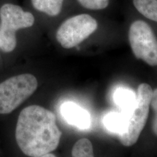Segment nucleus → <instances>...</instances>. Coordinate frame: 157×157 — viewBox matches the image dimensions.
Returning a JSON list of instances; mask_svg holds the SVG:
<instances>
[{
  "instance_id": "nucleus-1",
  "label": "nucleus",
  "mask_w": 157,
  "mask_h": 157,
  "mask_svg": "<svg viewBox=\"0 0 157 157\" xmlns=\"http://www.w3.org/2000/svg\"><path fill=\"white\" fill-rule=\"evenodd\" d=\"M61 135L52 111L33 105L23 109L20 113L15 139L26 156L38 157L52 152L58 146Z\"/></svg>"
},
{
  "instance_id": "nucleus-2",
  "label": "nucleus",
  "mask_w": 157,
  "mask_h": 157,
  "mask_svg": "<svg viewBox=\"0 0 157 157\" xmlns=\"http://www.w3.org/2000/svg\"><path fill=\"white\" fill-rule=\"evenodd\" d=\"M105 15L87 11H75L65 17L56 32L57 42L65 50H80L103 29L111 25Z\"/></svg>"
},
{
  "instance_id": "nucleus-3",
  "label": "nucleus",
  "mask_w": 157,
  "mask_h": 157,
  "mask_svg": "<svg viewBox=\"0 0 157 157\" xmlns=\"http://www.w3.org/2000/svg\"><path fill=\"white\" fill-rule=\"evenodd\" d=\"M127 39L133 56L150 66H157V36L150 22L124 9Z\"/></svg>"
},
{
  "instance_id": "nucleus-4",
  "label": "nucleus",
  "mask_w": 157,
  "mask_h": 157,
  "mask_svg": "<svg viewBox=\"0 0 157 157\" xmlns=\"http://www.w3.org/2000/svg\"><path fill=\"white\" fill-rule=\"evenodd\" d=\"M153 90L146 83L139 84L136 100L130 110L125 114V122L118 138L123 146H132L138 140L148 119Z\"/></svg>"
},
{
  "instance_id": "nucleus-5",
  "label": "nucleus",
  "mask_w": 157,
  "mask_h": 157,
  "mask_svg": "<svg viewBox=\"0 0 157 157\" xmlns=\"http://www.w3.org/2000/svg\"><path fill=\"white\" fill-rule=\"evenodd\" d=\"M0 49L10 52L17 46L16 32L31 28L36 18L32 13L13 4H5L0 9Z\"/></svg>"
},
{
  "instance_id": "nucleus-6",
  "label": "nucleus",
  "mask_w": 157,
  "mask_h": 157,
  "mask_svg": "<svg viewBox=\"0 0 157 157\" xmlns=\"http://www.w3.org/2000/svg\"><path fill=\"white\" fill-rule=\"evenodd\" d=\"M38 82L34 75L24 74L0 83V114L13 112L36 91Z\"/></svg>"
},
{
  "instance_id": "nucleus-7",
  "label": "nucleus",
  "mask_w": 157,
  "mask_h": 157,
  "mask_svg": "<svg viewBox=\"0 0 157 157\" xmlns=\"http://www.w3.org/2000/svg\"><path fill=\"white\" fill-rule=\"evenodd\" d=\"M35 11L50 18L67 16L75 11L74 0H30Z\"/></svg>"
},
{
  "instance_id": "nucleus-8",
  "label": "nucleus",
  "mask_w": 157,
  "mask_h": 157,
  "mask_svg": "<svg viewBox=\"0 0 157 157\" xmlns=\"http://www.w3.org/2000/svg\"><path fill=\"white\" fill-rule=\"evenodd\" d=\"M60 113L68 124L80 129H87L91 125V118L87 111L74 102H65L60 106Z\"/></svg>"
},
{
  "instance_id": "nucleus-9",
  "label": "nucleus",
  "mask_w": 157,
  "mask_h": 157,
  "mask_svg": "<svg viewBox=\"0 0 157 157\" xmlns=\"http://www.w3.org/2000/svg\"><path fill=\"white\" fill-rule=\"evenodd\" d=\"M124 9L148 22L157 23V0H124Z\"/></svg>"
},
{
  "instance_id": "nucleus-10",
  "label": "nucleus",
  "mask_w": 157,
  "mask_h": 157,
  "mask_svg": "<svg viewBox=\"0 0 157 157\" xmlns=\"http://www.w3.org/2000/svg\"><path fill=\"white\" fill-rule=\"evenodd\" d=\"M116 1L117 0H74V10L75 11H87L106 15L113 10Z\"/></svg>"
},
{
  "instance_id": "nucleus-11",
  "label": "nucleus",
  "mask_w": 157,
  "mask_h": 157,
  "mask_svg": "<svg viewBox=\"0 0 157 157\" xmlns=\"http://www.w3.org/2000/svg\"><path fill=\"white\" fill-rule=\"evenodd\" d=\"M135 100L136 94L129 88L119 87L113 93V101L123 113H126L131 109Z\"/></svg>"
},
{
  "instance_id": "nucleus-12",
  "label": "nucleus",
  "mask_w": 157,
  "mask_h": 157,
  "mask_svg": "<svg viewBox=\"0 0 157 157\" xmlns=\"http://www.w3.org/2000/svg\"><path fill=\"white\" fill-rule=\"evenodd\" d=\"M105 128L110 132L118 135L122 130L125 122V114L123 112L111 111L105 115L103 119Z\"/></svg>"
},
{
  "instance_id": "nucleus-13",
  "label": "nucleus",
  "mask_w": 157,
  "mask_h": 157,
  "mask_svg": "<svg viewBox=\"0 0 157 157\" xmlns=\"http://www.w3.org/2000/svg\"><path fill=\"white\" fill-rule=\"evenodd\" d=\"M72 157H94L93 146L87 138H82L76 141L71 151Z\"/></svg>"
},
{
  "instance_id": "nucleus-14",
  "label": "nucleus",
  "mask_w": 157,
  "mask_h": 157,
  "mask_svg": "<svg viewBox=\"0 0 157 157\" xmlns=\"http://www.w3.org/2000/svg\"><path fill=\"white\" fill-rule=\"evenodd\" d=\"M150 107H151L154 113V119L152 121V130L157 136V88L153 91L151 99Z\"/></svg>"
},
{
  "instance_id": "nucleus-15",
  "label": "nucleus",
  "mask_w": 157,
  "mask_h": 157,
  "mask_svg": "<svg viewBox=\"0 0 157 157\" xmlns=\"http://www.w3.org/2000/svg\"><path fill=\"white\" fill-rule=\"evenodd\" d=\"M38 157H56V155L51 154V153H48V154L42 155V156H39Z\"/></svg>"
}]
</instances>
